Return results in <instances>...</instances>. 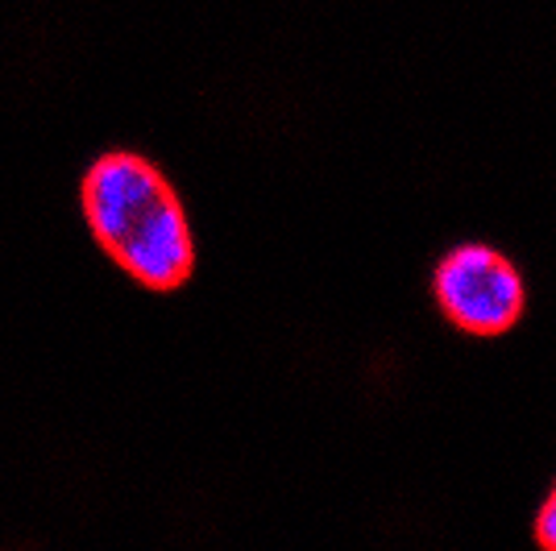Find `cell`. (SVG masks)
I'll use <instances>...</instances> for the list:
<instances>
[{
	"label": "cell",
	"mask_w": 556,
	"mask_h": 551,
	"mask_svg": "<svg viewBox=\"0 0 556 551\" xmlns=\"http://www.w3.org/2000/svg\"><path fill=\"white\" fill-rule=\"evenodd\" d=\"M79 204L96 245L150 291H179L195 266V241L175 187L150 158L109 150L88 166Z\"/></svg>",
	"instance_id": "1"
},
{
	"label": "cell",
	"mask_w": 556,
	"mask_h": 551,
	"mask_svg": "<svg viewBox=\"0 0 556 551\" xmlns=\"http://www.w3.org/2000/svg\"><path fill=\"white\" fill-rule=\"evenodd\" d=\"M432 295L444 320L469 336H503L523 316V278L490 245H457L432 274Z\"/></svg>",
	"instance_id": "2"
},
{
	"label": "cell",
	"mask_w": 556,
	"mask_h": 551,
	"mask_svg": "<svg viewBox=\"0 0 556 551\" xmlns=\"http://www.w3.org/2000/svg\"><path fill=\"white\" fill-rule=\"evenodd\" d=\"M535 543L544 551H556V485L540 505V514H535Z\"/></svg>",
	"instance_id": "3"
}]
</instances>
